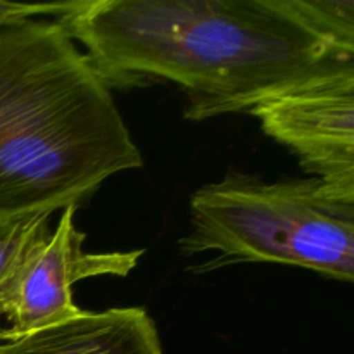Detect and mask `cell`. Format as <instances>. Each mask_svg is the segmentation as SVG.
Wrapping results in <instances>:
<instances>
[{
	"label": "cell",
	"instance_id": "2",
	"mask_svg": "<svg viewBox=\"0 0 354 354\" xmlns=\"http://www.w3.org/2000/svg\"><path fill=\"white\" fill-rule=\"evenodd\" d=\"M142 165L109 85L61 21L0 28V220L78 207Z\"/></svg>",
	"mask_w": 354,
	"mask_h": 354
},
{
	"label": "cell",
	"instance_id": "7",
	"mask_svg": "<svg viewBox=\"0 0 354 354\" xmlns=\"http://www.w3.org/2000/svg\"><path fill=\"white\" fill-rule=\"evenodd\" d=\"M289 3L315 33L354 55L353 0H289Z\"/></svg>",
	"mask_w": 354,
	"mask_h": 354
},
{
	"label": "cell",
	"instance_id": "8",
	"mask_svg": "<svg viewBox=\"0 0 354 354\" xmlns=\"http://www.w3.org/2000/svg\"><path fill=\"white\" fill-rule=\"evenodd\" d=\"M50 216L41 214L24 220H0V280L9 272L28 241L50 221Z\"/></svg>",
	"mask_w": 354,
	"mask_h": 354
},
{
	"label": "cell",
	"instance_id": "4",
	"mask_svg": "<svg viewBox=\"0 0 354 354\" xmlns=\"http://www.w3.org/2000/svg\"><path fill=\"white\" fill-rule=\"evenodd\" d=\"M263 131L304 171L354 201V57L334 59L249 102Z\"/></svg>",
	"mask_w": 354,
	"mask_h": 354
},
{
	"label": "cell",
	"instance_id": "5",
	"mask_svg": "<svg viewBox=\"0 0 354 354\" xmlns=\"http://www.w3.org/2000/svg\"><path fill=\"white\" fill-rule=\"evenodd\" d=\"M78 207L61 211L57 225H44L28 241L0 280V344L78 317L71 290L92 277H127L144 249L128 252H86L85 234L75 227Z\"/></svg>",
	"mask_w": 354,
	"mask_h": 354
},
{
	"label": "cell",
	"instance_id": "1",
	"mask_svg": "<svg viewBox=\"0 0 354 354\" xmlns=\"http://www.w3.org/2000/svg\"><path fill=\"white\" fill-rule=\"evenodd\" d=\"M61 24L109 85L169 80L185 118L244 113L256 97L334 59L289 0H83Z\"/></svg>",
	"mask_w": 354,
	"mask_h": 354
},
{
	"label": "cell",
	"instance_id": "9",
	"mask_svg": "<svg viewBox=\"0 0 354 354\" xmlns=\"http://www.w3.org/2000/svg\"><path fill=\"white\" fill-rule=\"evenodd\" d=\"M83 0L57 3H26L0 0V28L30 19H61L78 9Z\"/></svg>",
	"mask_w": 354,
	"mask_h": 354
},
{
	"label": "cell",
	"instance_id": "3",
	"mask_svg": "<svg viewBox=\"0 0 354 354\" xmlns=\"http://www.w3.org/2000/svg\"><path fill=\"white\" fill-rule=\"evenodd\" d=\"M185 256L214 252L194 272L237 263H275L354 280V201L317 178L263 182L228 173L190 197Z\"/></svg>",
	"mask_w": 354,
	"mask_h": 354
},
{
	"label": "cell",
	"instance_id": "6",
	"mask_svg": "<svg viewBox=\"0 0 354 354\" xmlns=\"http://www.w3.org/2000/svg\"><path fill=\"white\" fill-rule=\"evenodd\" d=\"M0 354H165L144 308L82 311L62 324L0 344Z\"/></svg>",
	"mask_w": 354,
	"mask_h": 354
}]
</instances>
